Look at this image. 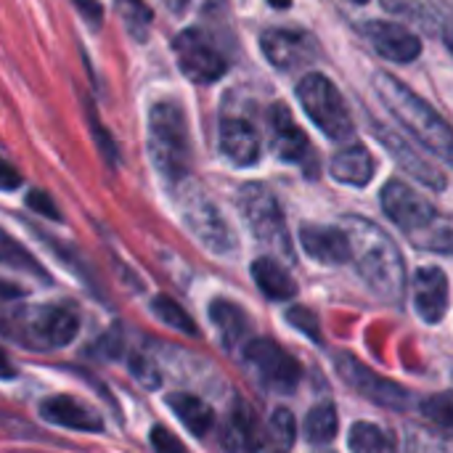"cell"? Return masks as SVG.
<instances>
[{
    "instance_id": "30bf717a",
    "label": "cell",
    "mask_w": 453,
    "mask_h": 453,
    "mask_svg": "<svg viewBox=\"0 0 453 453\" xmlns=\"http://www.w3.org/2000/svg\"><path fill=\"white\" fill-rule=\"evenodd\" d=\"M80 311L74 303H53L42 305L29 316V334L32 342L40 348H66L80 334Z\"/></svg>"
},
{
    "instance_id": "5bb4252c",
    "label": "cell",
    "mask_w": 453,
    "mask_h": 453,
    "mask_svg": "<svg viewBox=\"0 0 453 453\" xmlns=\"http://www.w3.org/2000/svg\"><path fill=\"white\" fill-rule=\"evenodd\" d=\"M268 122L273 130V149L284 162L295 165H313V146L305 135V130L295 122L292 111L284 104H273L268 109Z\"/></svg>"
},
{
    "instance_id": "7bdbcfd3",
    "label": "cell",
    "mask_w": 453,
    "mask_h": 453,
    "mask_svg": "<svg viewBox=\"0 0 453 453\" xmlns=\"http://www.w3.org/2000/svg\"><path fill=\"white\" fill-rule=\"evenodd\" d=\"M446 45H449V50L453 53V24L446 29Z\"/></svg>"
},
{
    "instance_id": "e575fe53",
    "label": "cell",
    "mask_w": 453,
    "mask_h": 453,
    "mask_svg": "<svg viewBox=\"0 0 453 453\" xmlns=\"http://www.w3.org/2000/svg\"><path fill=\"white\" fill-rule=\"evenodd\" d=\"M151 446H154V451L157 453H186V446L180 443V438L178 435H173L167 427H162V425H157L154 430H151Z\"/></svg>"
},
{
    "instance_id": "52a82bcc",
    "label": "cell",
    "mask_w": 453,
    "mask_h": 453,
    "mask_svg": "<svg viewBox=\"0 0 453 453\" xmlns=\"http://www.w3.org/2000/svg\"><path fill=\"white\" fill-rule=\"evenodd\" d=\"M244 361L255 372L257 382L271 393H295L303 380V366L273 340H250L244 345Z\"/></svg>"
},
{
    "instance_id": "3957f363",
    "label": "cell",
    "mask_w": 453,
    "mask_h": 453,
    "mask_svg": "<svg viewBox=\"0 0 453 453\" xmlns=\"http://www.w3.org/2000/svg\"><path fill=\"white\" fill-rule=\"evenodd\" d=\"M149 157L167 183L180 186L188 178L191 138L178 101H157L149 109Z\"/></svg>"
},
{
    "instance_id": "60d3db41",
    "label": "cell",
    "mask_w": 453,
    "mask_h": 453,
    "mask_svg": "<svg viewBox=\"0 0 453 453\" xmlns=\"http://www.w3.org/2000/svg\"><path fill=\"white\" fill-rule=\"evenodd\" d=\"M13 297H21V289L16 284L0 281V300H13Z\"/></svg>"
},
{
    "instance_id": "277c9868",
    "label": "cell",
    "mask_w": 453,
    "mask_h": 453,
    "mask_svg": "<svg viewBox=\"0 0 453 453\" xmlns=\"http://www.w3.org/2000/svg\"><path fill=\"white\" fill-rule=\"evenodd\" d=\"M236 204H239V212L247 220L250 231L257 236V242L268 244L271 250H276L287 260H295V247L289 239V228L284 220L281 204L268 186H263V183L242 186Z\"/></svg>"
},
{
    "instance_id": "7402d4cb",
    "label": "cell",
    "mask_w": 453,
    "mask_h": 453,
    "mask_svg": "<svg viewBox=\"0 0 453 453\" xmlns=\"http://www.w3.org/2000/svg\"><path fill=\"white\" fill-rule=\"evenodd\" d=\"M210 319H212V324L218 329V337H220L226 350L239 348L244 342V337L250 334V329H252L250 316L244 313V308H239L231 300H215L210 305Z\"/></svg>"
},
{
    "instance_id": "9a60e30c",
    "label": "cell",
    "mask_w": 453,
    "mask_h": 453,
    "mask_svg": "<svg viewBox=\"0 0 453 453\" xmlns=\"http://www.w3.org/2000/svg\"><path fill=\"white\" fill-rule=\"evenodd\" d=\"M374 133H377L380 143L395 157V162H398L409 175H414V178H417L419 183H425L427 188H435V191H443V188H446V175H443L433 162H427L409 141H403L395 130L385 127L382 122H374Z\"/></svg>"
},
{
    "instance_id": "4dcf8cb0",
    "label": "cell",
    "mask_w": 453,
    "mask_h": 453,
    "mask_svg": "<svg viewBox=\"0 0 453 453\" xmlns=\"http://www.w3.org/2000/svg\"><path fill=\"white\" fill-rule=\"evenodd\" d=\"M419 411L425 414L427 422H433L441 430L453 433V393H441V395H430L422 401Z\"/></svg>"
},
{
    "instance_id": "ffe728a7",
    "label": "cell",
    "mask_w": 453,
    "mask_h": 453,
    "mask_svg": "<svg viewBox=\"0 0 453 453\" xmlns=\"http://www.w3.org/2000/svg\"><path fill=\"white\" fill-rule=\"evenodd\" d=\"M300 244L316 263L324 265H342L350 260V242L342 228L332 226H303Z\"/></svg>"
},
{
    "instance_id": "ee69618b",
    "label": "cell",
    "mask_w": 453,
    "mask_h": 453,
    "mask_svg": "<svg viewBox=\"0 0 453 453\" xmlns=\"http://www.w3.org/2000/svg\"><path fill=\"white\" fill-rule=\"evenodd\" d=\"M271 5H276V8H289L292 5V0H268Z\"/></svg>"
},
{
    "instance_id": "836d02e7",
    "label": "cell",
    "mask_w": 453,
    "mask_h": 453,
    "mask_svg": "<svg viewBox=\"0 0 453 453\" xmlns=\"http://www.w3.org/2000/svg\"><path fill=\"white\" fill-rule=\"evenodd\" d=\"M287 321H289L295 329H300L303 334H308L313 342H321V324H319V316H316L313 311L295 305V308L287 311Z\"/></svg>"
},
{
    "instance_id": "f6af8a7d",
    "label": "cell",
    "mask_w": 453,
    "mask_h": 453,
    "mask_svg": "<svg viewBox=\"0 0 453 453\" xmlns=\"http://www.w3.org/2000/svg\"><path fill=\"white\" fill-rule=\"evenodd\" d=\"M353 3H358V5H364V3H369V0H353Z\"/></svg>"
},
{
    "instance_id": "d6a6232c",
    "label": "cell",
    "mask_w": 453,
    "mask_h": 453,
    "mask_svg": "<svg viewBox=\"0 0 453 453\" xmlns=\"http://www.w3.org/2000/svg\"><path fill=\"white\" fill-rule=\"evenodd\" d=\"M271 438L281 446V449H289L297 438V425H295V417L292 411L287 409H276L273 417H271Z\"/></svg>"
},
{
    "instance_id": "f546056e",
    "label": "cell",
    "mask_w": 453,
    "mask_h": 453,
    "mask_svg": "<svg viewBox=\"0 0 453 453\" xmlns=\"http://www.w3.org/2000/svg\"><path fill=\"white\" fill-rule=\"evenodd\" d=\"M151 313L165 324V326H170V329H175V332H180V334H188V337H196L199 334V329H196V321L183 311V305H178L173 297H167V295H157L154 300H151Z\"/></svg>"
},
{
    "instance_id": "603a6c76",
    "label": "cell",
    "mask_w": 453,
    "mask_h": 453,
    "mask_svg": "<svg viewBox=\"0 0 453 453\" xmlns=\"http://www.w3.org/2000/svg\"><path fill=\"white\" fill-rule=\"evenodd\" d=\"M252 279L268 300L284 303L297 295V284H295L292 273L273 257H257L252 263Z\"/></svg>"
},
{
    "instance_id": "7c38bea8",
    "label": "cell",
    "mask_w": 453,
    "mask_h": 453,
    "mask_svg": "<svg viewBox=\"0 0 453 453\" xmlns=\"http://www.w3.org/2000/svg\"><path fill=\"white\" fill-rule=\"evenodd\" d=\"M220 149L234 165L252 167L260 159V133L244 114L226 109L220 117Z\"/></svg>"
},
{
    "instance_id": "e0dca14e",
    "label": "cell",
    "mask_w": 453,
    "mask_h": 453,
    "mask_svg": "<svg viewBox=\"0 0 453 453\" xmlns=\"http://www.w3.org/2000/svg\"><path fill=\"white\" fill-rule=\"evenodd\" d=\"M40 417L45 422H50L56 427H66V430H80V433H101L104 430L101 414L72 395L45 398L40 403Z\"/></svg>"
},
{
    "instance_id": "74e56055",
    "label": "cell",
    "mask_w": 453,
    "mask_h": 453,
    "mask_svg": "<svg viewBox=\"0 0 453 453\" xmlns=\"http://www.w3.org/2000/svg\"><path fill=\"white\" fill-rule=\"evenodd\" d=\"M21 186V173L0 157V191H16Z\"/></svg>"
},
{
    "instance_id": "ab89813d",
    "label": "cell",
    "mask_w": 453,
    "mask_h": 453,
    "mask_svg": "<svg viewBox=\"0 0 453 453\" xmlns=\"http://www.w3.org/2000/svg\"><path fill=\"white\" fill-rule=\"evenodd\" d=\"M13 377H16V369L11 358L5 356V350H0V380H13Z\"/></svg>"
},
{
    "instance_id": "8fae6325",
    "label": "cell",
    "mask_w": 453,
    "mask_h": 453,
    "mask_svg": "<svg viewBox=\"0 0 453 453\" xmlns=\"http://www.w3.org/2000/svg\"><path fill=\"white\" fill-rule=\"evenodd\" d=\"M382 210L406 236L422 231L438 215V210L403 180H390L382 188Z\"/></svg>"
},
{
    "instance_id": "44dd1931",
    "label": "cell",
    "mask_w": 453,
    "mask_h": 453,
    "mask_svg": "<svg viewBox=\"0 0 453 453\" xmlns=\"http://www.w3.org/2000/svg\"><path fill=\"white\" fill-rule=\"evenodd\" d=\"M374 157L372 151L364 146V143H353V146H345L342 151L334 154L332 165H329V173L340 180V183H348V186H366L372 183L374 178Z\"/></svg>"
},
{
    "instance_id": "9c48e42d",
    "label": "cell",
    "mask_w": 453,
    "mask_h": 453,
    "mask_svg": "<svg viewBox=\"0 0 453 453\" xmlns=\"http://www.w3.org/2000/svg\"><path fill=\"white\" fill-rule=\"evenodd\" d=\"M173 50H175V61H178L180 72L196 85H210V82L220 80L228 69L215 40L199 27L183 29L175 37Z\"/></svg>"
},
{
    "instance_id": "83f0119b",
    "label": "cell",
    "mask_w": 453,
    "mask_h": 453,
    "mask_svg": "<svg viewBox=\"0 0 453 453\" xmlns=\"http://www.w3.org/2000/svg\"><path fill=\"white\" fill-rule=\"evenodd\" d=\"M337 411L332 403H319L311 409V414L305 417V438L313 443V446H326L334 441L337 435Z\"/></svg>"
},
{
    "instance_id": "8992f818",
    "label": "cell",
    "mask_w": 453,
    "mask_h": 453,
    "mask_svg": "<svg viewBox=\"0 0 453 453\" xmlns=\"http://www.w3.org/2000/svg\"><path fill=\"white\" fill-rule=\"evenodd\" d=\"M178 210L186 228L199 239L202 247H207L215 255H228L236 250V236L228 220L199 186L178 188Z\"/></svg>"
},
{
    "instance_id": "5b68a950",
    "label": "cell",
    "mask_w": 453,
    "mask_h": 453,
    "mask_svg": "<svg viewBox=\"0 0 453 453\" xmlns=\"http://www.w3.org/2000/svg\"><path fill=\"white\" fill-rule=\"evenodd\" d=\"M297 98L305 109V114L313 119V125L334 138V141H345L353 133V117L348 111V104L342 98V93L337 90V85L321 74V72H311L297 82Z\"/></svg>"
},
{
    "instance_id": "2e32d148",
    "label": "cell",
    "mask_w": 453,
    "mask_h": 453,
    "mask_svg": "<svg viewBox=\"0 0 453 453\" xmlns=\"http://www.w3.org/2000/svg\"><path fill=\"white\" fill-rule=\"evenodd\" d=\"M414 287V311L419 313L422 321L427 324H441L443 316L449 313V279L441 268L425 265L414 273L411 279Z\"/></svg>"
},
{
    "instance_id": "ba28073f",
    "label": "cell",
    "mask_w": 453,
    "mask_h": 453,
    "mask_svg": "<svg viewBox=\"0 0 453 453\" xmlns=\"http://www.w3.org/2000/svg\"><path fill=\"white\" fill-rule=\"evenodd\" d=\"M334 369L340 374V380L353 388L358 395H364L366 401L382 406V409H390V411H403L411 406V395L406 388H401L398 382L372 372L364 361H358L356 356L350 353H340L334 356Z\"/></svg>"
},
{
    "instance_id": "6da1fadb",
    "label": "cell",
    "mask_w": 453,
    "mask_h": 453,
    "mask_svg": "<svg viewBox=\"0 0 453 453\" xmlns=\"http://www.w3.org/2000/svg\"><path fill=\"white\" fill-rule=\"evenodd\" d=\"M342 231L350 242V257L356 260V268L374 297L393 305L401 303L406 289V265L395 242L377 223L356 215L345 218Z\"/></svg>"
},
{
    "instance_id": "cb8c5ba5",
    "label": "cell",
    "mask_w": 453,
    "mask_h": 453,
    "mask_svg": "<svg viewBox=\"0 0 453 453\" xmlns=\"http://www.w3.org/2000/svg\"><path fill=\"white\" fill-rule=\"evenodd\" d=\"M167 406L173 409V414L178 417V422L191 435H196V438H204L212 430V425H215L212 409L202 398H196L191 393H170L167 395Z\"/></svg>"
},
{
    "instance_id": "b9f144b4",
    "label": "cell",
    "mask_w": 453,
    "mask_h": 453,
    "mask_svg": "<svg viewBox=\"0 0 453 453\" xmlns=\"http://www.w3.org/2000/svg\"><path fill=\"white\" fill-rule=\"evenodd\" d=\"M165 3H167V8H170V11H175V13H180V11L188 5V0H165Z\"/></svg>"
},
{
    "instance_id": "d6986e66",
    "label": "cell",
    "mask_w": 453,
    "mask_h": 453,
    "mask_svg": "<svg viewBox=\"0 0 453 453\" xmlns=\"http://www.w3.org/2000/svg\"><path fill=\"white\" fill-rule=\"evenodd\" d=\"M220 446L228 453H255L263 449L260 419L244 401H236L228 411V419L220 433Z\"/></svg>"
},
{
    "instance_id": "484cf974",
    "label": "cell",
    "mask_w": 453,
    "mask_h": 453,
    "mask_svg": "<svg viewBox=\"0 0 453 453\" xmlns=\"http://www.w3.org/2000/svg\"><path fill=\"white\" fill-rule=\"evenodd\" d=\"M350 453H395V441L372 422H356L348 438Z\"/></svg>"
},
{
    "instance_id": "d4e9b609",
    "label": "cell",
    "mask_w": 453,
    "mask_h": 453,
    "mask_svg": "<svg viewBox=\"0 0 453 453\" xmlns=\"http://www.w3.org/2000/svg\"><path fill=\"white\" fill-rule=\"evenodd\" d=\"M419 250L427 252H441V255H453V215L438 212L422 231L409 236Z\"/></svg>"
},
{
    "instance_id": "4316f807",
    "label": "cell",
    "mask_w": 453,
    "mask_h": 453,
    "mask_svg": "<svg viewBox=\"0 0 453 453\" xmlns=\"http://www.w3.org/2000/svg\"><path fill=\"white\" fill-rule=\"evenodd\" d=\"M0 263L13 268V271H21V273L35 276V279H42V281L50 279L45 273V268L37 263V257L27 247H21L13 236H8L5 231H0Z\"/></svg>"
},
{
    "instance_id": "1f68e13d",
    "label": "cell",
    "mask_w": 453,
    "mask_h": 453,
    "mask_svg": "<svg viewBox=\"0 0 453 453\" xmlns=\"http://www.w3.org/2000/svg\"><path fill=\"white\" fill-rule=\"evenodd\" d=\"M85 111H88V122H90V130L96 135V143L101 149V157L109 162V167H117L119 159H117V143H114L111 133L101 125V119H98V114H96V109H93L90 101H85Z\"/></svg>"
},
{
    "instance_id": "7a4b0ae2",
    "label": "cell",
    "mask_w": 453,
    "mask_h": 453,
    "mask_svg": "<svg viewBox=\"0 0 453 453\" xmlns=\"http://www.w3.org/2000/svg\"><path fill=\"white\" fill-rule=\"evenodd\" d=\"M380 101L388 111L433 154H438L449 167H453V127L417 93H411L398 77L377 72L372 80Z\"/></svg>"
},
{
    "instance_id": "4fadbf2b",
    "label": "cell",
    "mask_w": 453,
    "mask_h": 453,
    "mask_svg": "<svg viewBox=\"0 0 453 453\" xmlns=\"http://www.w3.org/2000/svg\"><path fill=\"white\" fill-rule=\"evenodd\" d=\"M260 48H263L265 58L281 72H289V69H297V66L308 64L311 56L316 53L313 37L305 35V32H295V29H268V32H263Z\"/></svg>"
},
{
    "instance_id": "8d00e7d4",
    "label": "cell",
    "mask_w": 453,
    "mask_h": 453,
    "mask_svg": "<svg viewBox=\"0 0 453 453\" xmlns=\"http://www.w3.org/2000/svg\"><path fill=\"white\" fill-rule=\"evenodd\" d=\"M130 369H133V374H135L146 388H159V372H157L149 361L133 358V361H130Z\"/></svg>"
},
{
    "instance_id": "d590c367",
    "label": "cell",
    "mask_w": 453,
    "mask_h": 453,
    "mask_svg": "<svg viewBox=\"0 0 453 453\" xmlns=\"http://www.w3.org/2000/svg\"><path fill=\"white\" fill-rule=\"evenodd\" d=\"M27 204H29V210H35V212H40V215H45L50 220H61L58 207L53 204V199L45 191H29L27 194Z\"/></svg>"
},
{
    "instance_id": "f35d334b",
    "label": "cell",
    "mask_w": 453,
    "mask_h": 453,
    "mask_svg": "<svg viewBox=\"0 0 453 453\" xmlns=\"http://www.w3.org/2000/svg\"><path fill=\"white\" fill-rule=\"evenodd\" d=\"M77 8L85 13V19L90 21V27H93V29H98L101 16H104V8H101L98 3H93V0H77Z\"/></svg>"
},
{
    "instance_id": "f1b7e54d",
    "label": "cell",
    "mask_w": 453,
    "mask_h": 453,
    "mask_svg": "<svg viewBox=\"0 0 453 453\" xmlns=\"http://www.w3.org/2000/svg\"><path fill=\"white\" fill-rule=\"evenodd\" d=\"M114 8L135 42H143L151 32V8L143 0H114Z\"/></svg>"
},
{
    "instance_id": "ac0fdd59",
    "label": "cell",
    "mask_w": 453,
    "mask_h": 453,
    "mask_svg": "<svg viewBox=\"0 0 453 453\" xmlns=\"http://www.w3.org/2000/svg\"><path fill=\"white\" fill-rule=\"evenodd\" d=\"M366 35H369L372 45L377 48V53L390 58V61L409 64L422 53L419 37L414 32H409L406 27L395 24V21H369Z\"/></svg>"
}]
</instances>
